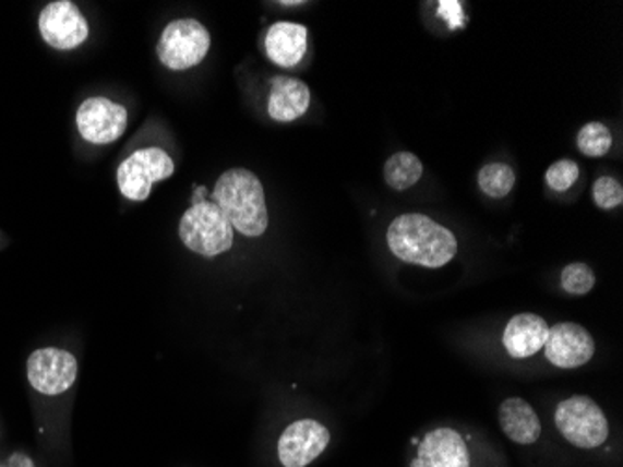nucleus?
Listing matches in <instances>:
<instances>
[{
    "label": "nucleus",
    "instance_id": "nucleus-2",
    "mask_svg": "<svg viewBox=\"0 0 623 467\" xmlns=\"http://www.w3.org/2000/svg\"><path fill=\"white\" fill-rule=\"evenodd\" d=\"M213 202L225 214L231 228L243 236L257 238L269 227L264 185L252 170L223 172L213 189Z\"/></svg>",
    "mask_w": 623,
    "mask_h": 467
},
{
    "label": "nucleus",
    "instance_id": "nucleus-21",
    "mask_svg": "<svg viewBox=\"0 0 623 467\" xmlns=\"http://www.w3.org/2000/svg\"><path fill=\"white\" fill-rule=\"evenodd\" d=\"M594 202L601 209L618 208L623 202L622 183L612 176H601L594 183Z\"/></svg>",
    "mask_w": 623,
    "mask_h": 467
},
{
    "label": "nucleus",
    "instance_id": "nucleus-11",
    "mask_svg": "<svg viewBox=\"0 0 623 467\" xmlns=\"http://www.w3.org/2000/svg\"><path fill=\"white\" fill-rule=\"evenodd\" d=\"M546 356L559 369H578L596 354V343L583 325L562 322L549 330L543 346Z\"/></svg>",
    "mask_w": 623,
    "mask_h": 467
},
{
    "label": "nucleus",
    "instance_id": "nucleus-3",
    "mask_svg": "<svg viewBox=\"0 0 623 467\" xmlns=\"http://www.w3.org/2000/svg\"><path fill=\"white\" fill-rule=\"evenodd\" d=\"M178 230L189 251L209 259L230 251L233 246V228L215 202L193 204L181 217Z\"/></svg>",
    "mask_w": 623,
    "mask_h": 467
},
{
    "label": "nucleus",
    "instance_id": "nucleus-15",
    "mask_svg": "<svg viewBox=\"0 0 623 467\" xmlns=\"http://www.w3.org/2000/svg\"><path fill=\"white\" fill-rule=\"evenodd\" d=\"M310 88L293 77H275L271 83L267 112L275 122H293L310 107Z\"/></svg>",
    "mask_w": 623,
    "mask_h": 467
},
{
    "label": "nucleus",
    "instance_id": "nucleus-18",
    "mask_svg": "<svg viewBox=\"0 0 623 467\" xmlns=\"http://www.w3.org/2000/svg\"><path fill=\"white\" fill-rule=\"evenodd\" d=\"M478 185L491 199H504L515 185V172L504 163H489L480 175Z\"/></svg>",
    "mask_w": 623,
    "mask_h": 467
},
{
    "label": "nucleus",
    "instance_id": "nucleus-22",
    "mask_svg": "<svg viewBox=\"0 0 623 467\" xmlns=\"http://www.w3.org/2000/svg\"><path fill=\"white\" fill-rule=\"evenodd\" d=\"M578 165L572 159H560L547 169V185L553 191H567L578 180Z\"/></svg>",
    "mask_w": 623,
    "mask_h": 467
},
{
    "label": "nucleus",
    "instance_id": "nucleus-12",
    "mask_svg": "<svg viewBox=\"0 0 623 467\" xmlns=\"http://www.w3.org/2000/svg\"><path fill=\"white\" fill-rule=\"evenodd\" d=\"M411 467H472L469 447L457 430L441 427L424 435Z\"/></svg>",
    "mask_w": 623,
    "mask_h": 467
},
{
    "label": "nucleus",
    "instance_id": "nucleus-8",
    "mask_svg": "<svg viewBox=\"0 0 623 467\" xmlns=\"http://www.w3.org/2000/svg\"><path fill=\"white\" fill-rule=\"evenodd\" d=\"M39 33L49 46L58 51H70L83 46L88 38V23L70 0L47 4L39 13Z\"/></svg>",
    "mask_w": 623,
    "mask_h": 467
},
{
    "label": "nucleus",
    "instance_id": "nucleus-17",
    "mask_svg": "<svg viewBox=\"0 0 623 467\" xmlns=\"http://www.w3.org/2000/svg\"><path fill=\"white\" fill-rule=\"evenodd\" d=\"M424 167L411 152H398L385 163V182L388 188L405 191L422 178Z\"/></svg>",
    "mask_w": 623,
    "mask_h": 467
},
{
    "label": "nucleus",
    "instance_id": "nucleus-1",
    "mask_svg": "<svg viewBox=\"0 0 623 467\" xmlns=\"http://www.w3.org/2000/svg\"><path fill=\"white\" fill-rule=\"evenodd\" d=\"M386 241L396 259L431 270L446 266L457 253L456 236L422 214L396 217L386 230Z\"/></svg>",
    "mask_w": 623,
    "mask_h": 467
},
{
    "label": "nucleus",
    "instance_id": "nucleus-14",
    "mask_svg": "<svg viewBox=\"0 0 623 467\" xmlns=\"http://www.w3.org/2000/svg\"><path fill=\"white\" fill-rule=\"evenodd\" d=\"M307 44H309L307 26L278 21L267 31L265 52L273 64L280 68H296L307 55Z\"/></svg>",
    "mask_w": 623,
    "mask_h": 467
},
{
    "label": "nucleus",
    "instance_id": "nucleus-19",
    "mask_svg": "<svg viewBox=\"0 0 623 467\" xmlns=\"http://www.w3.org/2000/svg\"><path fill=\"white\" fill-rule=\"evenodd\" d=\"M577 146L585 156L603 157L612 148V133L604 123L590 122L578 131Z\"/></svg>",
    "mask_w": 623,
    "mask_h": 467
},
{
    "label": "nucleus",
    "instance_id": "nucleus-10",
    "mask_svg": "<svg viewBox=\"0 0 623 467\" xmlns=\"http://www.w3.org/2000/svg\"><path fill=\"white\" fill-rule=\"evenodd\" d=\"M328 442L331 432L322 422L314 419L291 422L278 440V460L284 467H307L322 455Z\"/></svg>",
    "mask_w": 623,
    "mask_h": 467
},
{
    "label": "nucleus",
    "instance_id": "nucleus-9",
    "mask_svg": "<svg viewBox=\"0 0 623 467\" xmlns=\"http://www.w3.org/2000/svg\"><path fill=\"white\" fill-rule=\"evenodd\" d=\"M79 133L86 143L110 144L128 130V111L107 98H88L77 111Z\"/></svg>",
    "mask_w": 623,
    "mask_h": 467
},
{
    "label": "nucleus",
    "instance_id": "nucleus-7",
    "mask_svg": "<svg viewBox=\"0 0 623 467\" xmlns=\"http://www.w3.org/2000/svg\"><path fill=\"white\" fill-rule=\"evenodd\" d=\"M77 361L70 351L41 348L28 357V382L41 395H62L77 380Z\"/></svg>",
    "mask_w": 623,
    "mask_h": 467
},
{
    "label": "nucleus",
    "instance_id": "nucleus-5",
    "mask_svg": "<svg viewBox=\"0 0 623 467\" xmlns=\"http://www.w3.org/2000/svg\"><path fill=\"white\" fill-rule=\"evenodd\" d=\"M212 36L200 21L176 20L165 26L157 41V57L172 72H183L206 59Z\"/></svg>",
    "mask_w": 623,
    "mask_h": 467
},
{
    "label": "nucleus",
    "instance_id": "nucleus-6",
    "mask_svg": "<svg viewBox=\"0 0 623 467\" xmlns=\"http://www.w3.org/2000/svg\"><path fill=\"white\" fill-rule=\"evenodd\" d=\"M172 157L161 148L136 149L135 154L120 163L116 170L118 189L128 201L144 202L152 193L154 183L163 182L173 175Z\"/></svg>",
    "mask_w": 623,
    "mask_h": 467
},
{
    "label": "nucleus",
    "instance_id": "nucleus-20",
    "mask_svg": "<svg viewBox=\"0 0 623 467\" xmlns=\"http://www.w3.org/2000/svg\"><path fill=\"white\" fill-rule=\"evenodd\" d=\"M562 288L572 296H586L594 290L596 286V273L591 272L590 266H586L583 262H573L567 264L562 272Z\"/></svg>",
    "mask_w": 623,
    "mask_h": 467
},
{
    "label": "nucleus",
    "instance_id": "nucleus-16",
    "mask_svg": "<svg viewBox=\"0 0 623 467\" xmlns=\"http://www.w3.org/2000/svg\"><path fill=\"white\" fill-rule=\"evenodd\" d=\"M499 422L504 435L517 445H532L540 440V417L536 414V409L519 396L506 398L501 404Z\"/></svg>",
    "mask_w": 623,
    "mask_h": 467
},
{
    "label": "nucleus",
    "instance_id": "nucleus-4",
    "mask_svg": "<svg viewBox=\"0 0 623 467\" xmlns=\"http://www.w3.org/2000/svg\"><path fill=\"white\" fill-rule=\"evenodd\" d=\"M554 422L564 440L585 451L601 447L611 432L603 409L583 395L562 400L554 411Z\"/></svg>",
    "mask_w": 623,
    "mask_h": 467
},
{
    "label": "nucleus",
    "instance_id": "nucleus-13",
    "mask_svg": "<svg viewBox=\"0 0 623 467\" xmlns=\"http://www.w3.org/2000/svg\"><path fill=\"white\" fill-rule=\"evenodd\" d=\"M549 330L551 327L538 314L520 312V314H515L506 325L504 335H502V345L508 351L510 357L527 359L543 350Z\"/></svg>",
    "mask_w": 623,
    "mask_h": 467
}]
</instances>
